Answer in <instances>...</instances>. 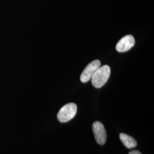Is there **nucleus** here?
I'll use <instances>...</instances> for the list:
<instances>
[{
	"label": "nucleus",
	"instance_id": "6",
	"mask_svg": "<svg viewBox=\"0 0 154 154\" xmlns=\"http://www.w3.org/2000/svg\"><path fill=\"white\" fill-rule=\"evenodd\" d=\"M119 138L121 139L122 143H123V144L127 149H133L137 145V142L135 139L126 134L122 133L119 135Z\"/></svg>",
	"mask_w": 154,
	"mask_h": 154
},
{
	"label": "nucleus",
	"instance_id": "5",
	"mask_svg": "<svg viewBox=\"0 0 154 154\" xmlns=\"http://www.w3.org/2000/svg\"><path fill=\"white\" fill-rule=\"evenodd\" d=\"M135 39L131 35H127L119 40L116 46V50L120 53H123L131 49L135 45Z\"/></svg>",
	"mask_w": 154,
	"mask_h": 154
},
{
	"label": "nucleus",
	"instance_id": "3",
	"mask_svg": "<svg viewBox=\"0 0 154 154\" xmlns=\"http://www.w3.org/2000/svg\"><path fill=\"white\" fill-rule=\"evenodd\" d=\"M100 66V62L99 60H94L91 62L83 71L81 75V81L83 83L88 82L89 81L94 73Z\"/></svg>",
	"mask_w": 154,
	"mask_h": 154
},
{
	"label": "nucleus",
	"instance_id": "2",
	"mask_svg": "<svg viewBox=\"0 0 154 154\" xmlns=\"http://www.w3.org/2000/svg\"><path fill=\"white\" fill-rule=\"evenodd\" d=\"M77 106L74 103L65 105L59 111L57 118L60 122L65 123L70 121L77 114Z\"/></svg>",
	"mask_w": 154,
	"mask_h": 154
},
{
	"label": "nucleus",
	"instance_id": "7",
	"mask_svg": "<svg viewBox=\"0 0 154 154\" xmlns=\"http://www.w3.org/2000/svg\"><path fill=\"white\" fill-rule=\"evenodd\" d=\"M142 154L139 151H137V150H133V151H131V152H129V154Z\"/></svg>",
	"mask_w": 154,
	"mask_h": 154
},
{
	"label": "nucleus",
	"instance_id": "1",
	"mask_svg": "<svg viewBox=\"0 0 154 154\" xmlns=\"http://www.w3.org/2000/svg\"><path fill=\"white\" fill-rule=\"evenodd\" d=\"M111 74V69L108 65L100 66L91 78V82L96 88H100L107 82Z\"/></svg>",
	"mask_w": 154,
	"mask_h": 154
},
{
	"label": "nucleus",
	"instance_id": "4",
	"mask_svg": "<svg viewBox=\"0 0 154 154\" xmlns=\"http://www.w3.org/2000/svg\"><path fill=\"white\" fill-rule=\"evenodd\" d=\"M93 131L96 142L100 145H103L107 139V134L103 125L100 122H95L93 125Z\"/></svg>",
	"mask_w": 154,
	"mask_h": 154
}]
</instances>
